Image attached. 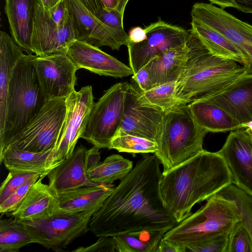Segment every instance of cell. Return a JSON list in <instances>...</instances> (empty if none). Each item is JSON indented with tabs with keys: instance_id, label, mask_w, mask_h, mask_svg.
I'll use <instances>...</instances> for the list:
<instances>
[{
	"instance_id": "cell-1",
	"label": "cell",
	"mask_w": 252,
	"mask_h": 252,
	"mask_svg": "<svg viewBox=\"0 0 252 252\" xmlns=\"http://www.w3.org/2000/svg\"><path fill=\"white\" fill-rule=\"evenodd\" d=\"M160 163L154 154H144L93 215L89 230L99 238L139 230L167 232L175 226L159 193Z\"/></svg>"
},
{
	"instance_id": "cell-2",
	"label": "cell",
	"mask_w": 252,
	"mask_h": 252,
	"mask_svg": "<svg viewBox=\"0 0 252 252\" xmlns=\"http://www.w3.org/2000/svg\"><path fill=\"white\" fill-rule=\"evenodd\" d=\"M232 184L227 164L217 152L203 150L182 164L162 173L159 184L163 206L177 223L207 200Z\"/></svg>"
},
{
	"instance_id": "cell-3",
	"label": "cell",
	"mask_w": 252,
	"mask_h": 252,
	"mask_svg": "<svg viewBox=\"0 0 252 252\" xmlns=\"http://www.w3.org/2000/svg\"><path fill=\"white\" fill-rule=\"evenodd\" d=\"M189 47L185 69L177 81L176 97L188 104L224 90L246 75L241 63L213 54L190 30Z\"/></svg>"
},
{
	"instance_id": "cell-4",
	"label": "cell",
	"mask_w": 252,
	"mask_h": 252,
	"mask_svg": "<svg viewBox=\"0 0 252 252\" xmlns=\"http://www.w3.org/2000/svg\"><path fill=\"white\" fill-rule=\"evenodd\" d=\"M208 131L194 119L188 104H179L165 113L155 139L154 154L165 173L192 158L204 149Z\"/></svg>"
},
{
	"instance_id": "cell-5",
	"label": "cell",
	"mask_w": 252,
	"mask_h": 252,
	"mask_svg": "<svg viewBox=\"0 0 252 252\" xmlns=\"http://www.w3.org/2000/svg\"><path fill=\"white\" fill-rule=\"evenodd\" d=\"M240 220L236 203L217 193L199 210L167 231L163 238L187 249L229 234Z\"/></svg>"
},
{
	"instance_id": "cell-6",
	"label": "cell",
	"mask_w": 252,
	"mask_h": 252,
	"mask_svg": "<svg viewBox=\"0 0 252 252\" xmlns=\"http://www.w3.org/2000/svg\"><path fill=\"white\" fill-rule=\"evenodd\" d=\"M31 56L32 53L25 54L18 62L9 84L0 151L35 116L46 101Z\"/></svg>"
},
{
	"instance_id": "cell-7",
	"label": "cell",
	"mask_w": 252,
	"mask_h": 252,
	"mask_svg": "<svg viewBox=\"0 0 252 252\" xmlns=\"http://www.w3.org/2000/svg\"><path fill=\"white\" fill-rule=\"evenodd\" d=\"M66 111V98L46 100L35 116L4 146L32 152L56 149L62 134Z\"/></svg>"
},
{
	"instance_id": "cell-8",
	"label": "cell",
	"mask_w": 252,
	"mask_h": 252,
	"mask_svg": "<svg viewBox=\"0 0 252 252\" xmlns=\"http://www.w3.org/2000/svg\"><path fill=\"white\" fill-rule=\"evenodd\" d=\"M129 86L120 82L104 92L94 103L81 138L99 149H109L122 122Z\"/></svg>"
},
{
	"instance_id": "cell-9",
	"label": "cell",
	"mask_w": 252,
	"mask_h": 252,
	"mask_svg": "<svg viewBox=\"0 0 252 252\" xmlns=\"http://www.w3.org/2000/svg\"><path fill=\"white\" fill-rule=\"evenodd\" d=\"M97 211L93 210L74 213L59 211L45 219L19 220L28 232L34 243L48 249L56 250L65 248L73 240L87 232L90 219Z\"/></svg>"
},
{
	"instance_id": "cell-10",
	"label": "cell",
	"mask_w": 252,
	"mask_h": 252,
	"mask_svg": "<svg viewBox=\"0 0 252 252\" xmlns=\"http://www.w3.org/2000/svg\"><path fill=\"white\" fill-rule=\"evenodd\" d=\"M191 16L192 20L217 31L233 43L245 57L246 75H252V26L209 3H194Z\"/></svg>"
},
{
	"instance_id": "cell-11",
	"label": "cell",
	"mask_w": 252,
	"mask_h": 252,
	"mask_svg": "<svg viewBox=\"0 0 252 252\" xmlns=\"http://www.w3.org/2000/svg\"><path fill=\"white\" fill-rule=\"evenodd\" d=\"M92 87L76 90L66 97V111L61 136L54 150V167L67 158L73 152L78 140L86 126L94 105Z\"/></svg>"
},
{
	"instance_id": "cell-12",
	"label": "cell",
	"mask_w": 252,
	"mask_h": 252,
	"mask_svg": "<svg viewBox=\"0 0 252 252\" xmlns=\"http://www.w3.org/2000/svg\"><path fill=\"white\" fill-rule=\"evenodd\" d=\"M144 29L147 35L145 40L138 43L129 41L127 46L133 75L156 55L186 43L190 35V31L161 20L151 24Z\"/></svg>"
},
{
	"instance_id": "cell-13",
	"label": "cell",
	"mask_w": 252,
	"mask_h": 252,
	"mask_svg": "<svg viewBox=\"0 0 252 252\" xmlns=\"http://www.w3.org/2000/svg\"><path fill=\"white\" fill-rule=\"evenodd\" d=\"M31 57L46 100L66 98L75 91L78 69L66 53Z\"/></svg>"
},
{
	"instance_id": "cell-14",
	"label": "cell",
	"mask_w": 252,
	"mask_h": 252,
	"mask_svg": "<svg viewBox=\"0 0 252 252\" xmlns=\"http://www.w3.org/2000/svg\"><path fill=\"white\" fill-rule=\"evenodd\" d=\"M76 40L78 33L70 13L65 24L58 26L41 1L35 5L31 37L32 53L37 56L66 53L70 45Z\"/></svg>"
},
{
	"instance_id": "cell-15",
	"label": "cell",
	"mask_w": 252,
	"mask_h": 252,
	"mask_svg": "<svg viewBox=\"0 0 252 252\" xmlns=\"http://www.w3.org/2000/svg\"><path fill=\"white\" fill-rule=\"evenodd\" d=\"M73 19L78 40L100 47L106 46L119 50L127 46L129 35L111 28L101 22L79 0H64Z\"/></svg>"
},
{
	"instance_id": "cell-16",
	"label": "cell",
	"mask_w": 252,
	"mask_h": 252,
	"mask_svg": "<svg viewBox=\"0 0 252 252\" xmlns=\"http://www.w3.org/2000/svg\"><path fill=\"white\" fill-rule=\"evenodd\" d=\"M139 93L137 88L129 84L122 122L115 135L129 134L155 141L165 112L141 104L138 100Z\"/></svg>"
},
{
	"instance_id": "cell-17",
	"label": "cell",
	"mask_w": 252,
	"mask_h": 252,
	"mask_svg": "<svg viewBox=\"0 0 252 252\" xmlns=\"http://www.w3.org/2000/svg\"><path fill=\"white\" fill-rule=\"evenodd\" d=\"M218 152L227 164L232 184L252 195V139L245 129L230 132Z\"/></svg>"
},
{
	"instance_id": "cell-18",
	"label": "cell",
	"mask_w": 252,
	"mask_h": 252,
	"mask_svg": "<svg viewBox=\"0 0 252 252\" xmlns=\"http://www.w3.org/2000/svg\"><path fill=\"white\" fill-rule=\"evenodd\" d=\"M66 54L77 69H85L99 75L123 78L133 75L132 69L99 47L76 40Z\"/></svg>"
},
{
	"instance_id": "cell-19",
	"label": "cell",
	"mask_w": 252,
	"mask_h": 252,
	"mask_svg": "<svg viewBox=\"0 0 252 252\" xmlns=\"http://www.w3.org/2000/svg\"><path fill=\"white\" fill-rule=\"evenodd\" d=\"M87 151L82 145L76 147L67 158L48 172V185L56 194L98 185L92 182L88 176L85 165Z\"/></svg>"
},
{
	"instance_id": "cell-20",
	"label": "cell",
	"mask_w": 252,
	"mask_h": 252,
	"mask_svg": "<svg viewBox=\"0 0 252 252\" xmlns=\"http://www.w3.org/2000/svg\"><path fill=\"white\" fill-rule=\"evenodd\" d=\"M204 99L223 108L241 125L252 121V75L240 77L222 91Z\"/></svg>"
},
{
	"instance_id": "cell-21",
	"label": "cell",
	"mask_w": 252,
	"mask_h": 252,
	"mask_svg": "<svg viewBox=\"0 0 252 252\" xmlns=\"http://www.w3.org/2000/svg\"><path fill=\"white\" fill-rule=\"evenodd\" d=\"M41 176L31 187L26 196L11 215L20 220L45 219L59 211L58 195L42 183Z\"/></svg>"
},
{
	"instance_id": "cell-22",
	"label": "cell",
	"mask_w": 252,
	"mask_h": 252,
	"mask_svg": "<svg viewBox=\"0 0 252 252\" xmlns=\"http://www.w3.org/2000/svg\"><path fill=\"white\" fill-rule=\"evenodd\" d=\"M189 51L187 41L165 50L149 61L145 66L154 87L178 80L186 67Z\"/></svg>"
},
{
	"instance_id": "cell-23",
	"label": "cell",
	"mask_w": 252,
	"mask_h": 252,
	"mask_svg": "<svg viewBox=\"0 0 252 252\" xmlns=\"http://www.w3.org/2000/svg\"><path fill=\"white\" fill-rule=\"evenodd\" d=\"M40 0H5L4 10L11 36L23 50L32 53L31 37L35 5Z\"/></svg>"
},
{
	"instance_id": "cell-24",
	"label": "cell",
	"mask_w": 252,
	"mask_h": 252,
	"mask_svg": "<svg viewBox=\"0 0 252 252\" xmlns=\"http://www.w3.org/2000/svg\"><path fill=\"white\" fill-rule=\"evenodd\" d=\"M113 184H98L82 187L58 194L59 211L74 213L79 212L98 210L113 191Z\"/></svg>"
},
{
	"instance_id": "cell-25",
	"label": "cell",
	"mask_w": 252,
	"mask_h": 252,
	"mask_svg": "<svg viewBox=\"0 0 252 252\" xmlns=\"http://www.w3.org/2000/svg\"><path fill=\"white\" fill-rule=\"evenodd\" d=\"M25 55L12 36L0 32V134L4 128L9 84L15 67Z\"/></svg>"
},
{
	"instance_id": "cell-26",
	"label": "cell",
	"mask_w": 252,
	"mask_h": 252,
	"mask_svg": "<svg viewBox=\"0 0 252 252\" xmlns=\"http://www.w3.org/2000/svg\"><path fill=\"white\" fill-rule=\"evenodd\" d=\"M198 125L208 132H221L242 128L241 124L221 107L206 99L188 104Z\"/></svg>"
},
{
	"instance_id": "cell-27",
	"label": "cell",
	"mask_w": 252,
	"mask_h": 252,
	"mask_svg": "<svg viewBox=\"0 0 252 252\" xmlns=\"http://www.w3.org/2000/svg\"><path fill=\"white\" fill-rule=\"evenodd\" d=\"M54 150L36 153L8 148L0 154V161L9 171L37 173L45 177L54 167Z\"/></svg>"
},
{
	"instance_id": "cell-28",
	"label": "cell",
	"mask_w": 252,
	"mask_h": 252,
	"mask_svg": "<svg viewBox=\"0 0 252 252\" xmlns=\"http://www.w3.org/2000/svg\"><path fill=\"white\" fill-rule=\"evenodd\" d=\"M191 26L190 30L213 54L244 64L245 58L243 54L222 34L193 20Z\"/></svg>"
},
{
	"instance_id": "cell-29",
	"label": "cell",
	"mask_w": 252,
	"mask_h": 252,
	"mask_svg": "<svg viewBox=\"0 0 252 252\" xmlns=\"http://www.w3.org/2000/svg\"><path fill=\"white\" fill-rule=\"evenodd\" d=\"M166 232L164 230H139L113 236L116 252H156Z\"/></svg>"
},
{
	"instance_id": "cell-30",
	"label": "cell",
	"mask_w": 252,
	"mask_h": 252,
	"mask_svg": "<svg viewBox=\"0 0 252 252\" xmlns=\"http://www.w3.org/2000/svg\"><path fill=\"white\" fill-rule=\"evenodd\" d=\"M132 161L120 155L107 157L94 168L87 171L89 179L96 184L111 185L125 178L133 168Z\"/></svg>"
},
{
	"instance_id": "cell-31",
	"label": "cell",
	"mask_w": 252,
	"mask_h": 252,
	"mask_svg": "<svg viewBox=\"0 0 252 252\" xmlns=\"http://www.w3.org/2000/svg\"><path fill=\"white\" fill-rule=\"evenodd\" d=\"M34 243L24 225L16 218L0 220V252H17L22 247Z\"/></svg>"
},
{
	"instance_id": "cell-32",
	"label": "cell",
	"mask_w": 252,
	"mask_h": 252,
	"mask_svg": "<svg viewBox=\"0 0 252 252\" xmlns=\"http://www.w3.org/2000/svg\"><path fill=\"white\" fill-rule=\"evenodd\" d=\"M177 82H170L157 86L139 93L138 100L141 104L159 108L165 113L183 104L176 97Z\"/></svg>"
},
{
	"instance_id": "cell-33",
	"label": "cell",
	"mask_w": 252,
	"mask_h": 252,
	"mask_svg": "<svg viewBox=\"0 0 252 252\" xmlns=\"http://www.w3.org/2000/svg\"><path fill=\"white\" fill-rule=\"evenodd\" d=\"M157 143L152 140L129 134H116L112 139L109 149L130 154H154Z\"/></svg>"
},
{
	"instance_id": "cell-34",
	"label": "cell",
	"mask_w": 252,
	"mask_h": 252,
	"mask_svg": "<svg viewBox=\"0 0 252 252\" xmlns=\"http://www.w3.org/2000/svg\"><path fill=\"white\" fill-rule=\"evenodd\" d=\"M218 193L236 203L241 221L252 237V195L232 184L224 188Z\"/></svg>"
},
{
	"instance_id": "cell-35",
	"label": "cell",
	"mask_w": 252,
	"mask_h": 252,
	"mask_svg": "<svg viewBox=\"0 0 252 252\" xmlns=\"http://www.w3.org/2000/svg\"><path fill=\"white\" fill-rule=\"evenodd\" d=\"M225 252H252V237L241 220L230 232Z\"/></svg>"
},
{
	"instance_id": "cell-36",
	"label": "cell",
	"mask_w": 252,
	"mask_h": 252,
	"mask_svg": "<svg viewBox=\"0 0 252 252\" xmlns=\"http://www.w3.org/2000/svg\"><path fill=\"white\" fill-rule=\"evenodd\" d=\"M38 174L39 173L32 172L9 171L6 178L1 185L0 203L4 201L28 180Z\"/></svg>"
},
{
	"instance_id": "cell-37",
	"label": "cell",
	"mask_w": 252,
	"mask_h": 252,
	"mask_svg": "<svg viewBox=\"0 0 252 252\" xmlns=\"http://www.w3.org/2000/svg\"><path fill=\"white\" fill-rule=\"evenodd\" d=\"M41 176H42L41 175L38 174L31 178L4 201L0 203V213L1 215L11 213L15 211L25 197L31 187Z\"/></svg>"
},
{
	"instance_id": "cell-38",
	"label": "cell",
	"mask_w": 252,
	"mask_h": 252,
	"mask_svg": "<svg viewBox=\"0 0 252 252\" xmlns=\"http://www.w3.org/2000/svg\"><path fill=\"white\" fill-rule=\"evenodd\" d=\"M96 17L106 26L126 33L123 26L124 14L117 9L104 7Z\"/></svg>"
},
{
	"instance_id": "cell-39",
	"label": "cell",
	"mask_w": 252,
	"mask_h": 252,
	"mask_svg": "<svg viewBox=\"0 0 252 252\" xmlns=\"http://www.w3.org/2000/svg\"><path fill=\"white\" fill-rule=\"evenodd\" d=\"M228 235H223L200 245L188 248L187 249V252H225Z\"/></svg>"
},
{
	"instance_id": "cell-40",
	"label": "cell",
	"mask_w": 252,
	"mask_h": 252,
	"mask_svg": "<svg viewBox=\"0 0 252 252\" xmlns=\"http://www.w3.org/2000/svg\"><path fill=\"white\" fill-rule=\"evenodd\" d=\"M75 252H116L113 237H100L94 244L87 247H81L72 251Z\"/></svg>"
},
{
	"instance_id": "cell-41",
	"label": "cell",
	"mask_w": 252,
	"mask_h": 252,
	"mask_svg": "<svg viewBox=\"0 0 252 252\" xmlns=\"http://www.w3.org/2000/svg\"><path fill=\"white\" fill-rule=\"evenodd\" d=\"M50 17L58 26L65 24L70 17V13L64 0L53 7L47 9Z\"/></svg>"
},
{
	"instance_id": "cell-42",
	"label": "cell",
	"mask_w": 252,
	"mask_h": 252,
	"mask_svg": "<svg viewBox=\"0 0 252 252\" xmlns=\"http://www.w3.org/2000/svg\"><path fill=\"white\" fill-rule=\"evenodd\" d=\"M137 89L141 92H144L154 88L150 78L149 72L145 65L136 73L132 75Z\"/></svg>"
},
{
	"instance_id": "cell-43",
	"label": "cell",
	"mask_w": 252,
	"mask_h": 252,
	"mask_svg": "<svg viewBox=\"0 0 252 252\" xmlns=\"http://www.w3.org/2000/svg\"><path fill=\"white\" fill-rule=\"evenodd\" d=\"M99 149V148L94 146L92 148L87 150L85 158L87 171L94 168L101 163Z\"/></svg>"
},
{
	"instance_id": "cell-44",
	"label": "cell",
	"mask_w": 252,
	"mask_h": 252,
	"mask_svg": "<svg viewBox=\"0 0 252 252\" xmlns=\"http://www.w3.org/2000/svg\"><path fill=\"white\" fill-rule=\"evenodd\" d=\"M187 248L174 243L162 238L158 247L156 252H186Z\"/></svg>"
},
{
	"instance_id": "cell-45",
	"label": "cell",
	"mask_w": 252,
	"mask_h": 252,
	"mask_svg": "<svg viewBox=\"0 0 252 252\" xmlns=\"http://www.w3.org/2000/svg\"><path fill=\"white\" fill-rule=\"evenodd\" d=\"M128 35L129 41L133 43L140 42L145 40L147 37L145 29L140 27L131 29Z\"/></svg>"
},
{
	"instance_id": "cell-46",
	"label": "cell",
	"mask_w": 252,
	"mask_h": 252,
	"mask_svg": "<svg viewBox=\"0 0 252 252\" xmlns=\"http://www.w3.org/2000/svg\"><path fill=\"white\" fill-rule=\"evenodd\" d=\"M79 0L95 16H97L104 7L100 0Z\"/></svg>"
},
{
	"instance_id": "cell-47",
	"label": "cell",
	"mask_w": 252,
	"mask_h": 252,
	"mask_svg": "<svg viewBox=\"0 0 252 252\" xmlns=\"http://www.w3.org/2000/svg\"><path fill=\"white\" fill-rule=\"evenodd\" d=\"M236 8L245 13H252V0H233Z\"/></svg>"
},
{
	"instance_id": "cell-48",
	"label": "cell",
	"mask_w": 252,
	"mask_h": 252,
	"mask_svg": "<svg viewBox=\"0 0 252 252\" xmlns=\"http://www.w3.org/2000/svg\"><path fill=\"white\" fill-rule=\"evenodd\" d=\"M213 3L219 5L222 8L233 7L236 8L233 0H208Z\"/></svg>"
},
{
	"instance_id": "cell-49",
	"label": "cell",
	"mask_w": 252,
	"mask_h": 252,
	"mask_svg": "<svg viewBox=\"0 0 252 252\" xmlns=\"http://www.w3.org/2000/svg\"><path fill=\"white\" fill-rule=\"evenodd\" d=\"M62 0H40L41 3L46 9H50L57 5Z\"/></svg>"
},
{
	"instance_id": "cell-50",
	"label": "cell",
	"mask_w": 252,
	"mask_h": 252,
	"mask_svg": "<svg viewBox=\"0 0 252 252\" xmlns=\"http://www.w3.org/2000/svg\"><path fill=\"white\" fill-rule=\"evenodd\" d=\"M103 6L107 8L117 9L118 4V0H100Z\"/></svg>"
},
{
	"instance_id": "cell-51",
	"label": "cell",
	"mask_w": 252,
	"mask_h": 252,
	"mask_svg": "<svg viewBox=\"0 0 252 252\" xmlns=\"http://www.w3.org/2000/svg\"><path fill=\"white\" fill-rule=\"evenodd\" d=\"M118 4L117 9L121 13L124 14L126 6L129 0H118Z\"/></svg>"
},
{
	"instance_id": "cell-52",
	"label": "cell",
	"mask_w": 252,
	"mask_h": 252,
	"mask_svg": "<svg viewBox=\"0 0 252 252\" xmlns=\"http://www.w3.org/2000/svg\"><path fill=\"white\" fill-rule=\"evenodd\" d=\"M242 128H248L252 130V121L241 125Z\"/></svg>"
},
{
	"instance_id": "cell-53",
	"label": "cell",
	"mask_w": 252,
	"mask_h": 252,
	"mask_svg": "<svg viewBox=\"0 0 252 252\" xmlns=\"http://www.w3.org/2000/svg\"><path fill=\"white\" fill-rule=\"evenodd\" d=\"M245 130L252 139V130L248 128H245Z\"/></svg>"
}]
</instances>
